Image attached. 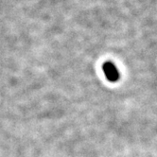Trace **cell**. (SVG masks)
<instances>
[{"instance_id": "1", "label": "cell", "mask_w": 157, "mask_h": 157, "mask_svg": "<svg viewBox=\"0 0 157 157\" xmlns=\"http://www.w3.org/2000/svg\"><path fill=\"white\" fill-rule=\"evenodd\" d=\"M102 70L106 78L109 82H117L119 80V78H120L119 71L113 63H111V62L104 63L102 65Z\"/></svg>"}]
</instances>
